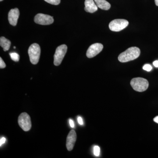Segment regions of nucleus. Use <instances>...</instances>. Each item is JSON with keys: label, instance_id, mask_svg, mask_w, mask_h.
I'll return each instance as SVG.
<instances>
[{"label": "nucleus", "instance_id": "24", "mask_svg": "<svg viewBox=\"0 0 158 158\" xmlns=\"http://www.w3.org/2000/svg\"><path fill=\"white\" fill-rule=\"evenodd\" d=\"M155 2L156 5L158 6V0H155Z\"/></svg>", "mask_w": 158, "mask_h": 158}, {"label": "nucleus", "instance_id": "4", "mask_svg": "<svg viewBox=\"0 0 158 158\" xmlns=\"http://www.w3.org/2000/svg\"><path fill=\"white\" fill-rule=\"evenodd\" d=\"M67 50V46L65 44H62L58 47L54 55V65L59 66L62 63Z\"/></svg>", "mask_w": 158, "mask_h": 158}, {"label": "nucleus", "instance_id": "22", "mask_svg": "<svg viewBox=\"0 0 158 158\" xmlns=\"http://www.w3.org/2000/svg\"><path fill=\"white\" fill-rule=\"evenodd\" d=\"M153 64L154 65V66H155L156 67H158V60H156V61H154L153 62Z\"/></svg>", "mask_w": 158, "mask_h": 158}, {"label": "nucleus", "instance_id": "20", "mask_svg": "<svg viewBox=\"0 0 158 158\" xmlns=\"http://www.w3.org/2000/svg\"><path fill=\"white\" fill-rule=\"evenodd\" d=\"M69 124H70V126L72 128L74 127V123L73 120L71 119H69Z\"/></svg>", "mask_w": 158, "mask_h": 158}, {"label": "nucleus", "instance_id": "6", "mask_svg": "<svg viewBox=\"0 0 158 158\" xmlns=\"http://www.w3.org/2000/svg\"><path fill=\"white\" fill-rule=\"evenodd\" d=\"M18 123L19 126L25 131H28L31 130L32 126L31 118L27 113H23L19 115Z\"/></svg>", "mask_w": 158, "mask_h": 158}, {"label": "nucleus", "instance_id": "25", "mask_svg": "<svg viewBox=\"0 0 158 158\" xmlns=\"http://www.w3.org/2000/svg\"><path fill=\"white\" fill-rule=\"evenodd\" d=\"M3 0H0V1H1V2H2V1H3Z\"/></svg>", "mask_w": 158, "mask_h": 158}, {"label": "nucleus", "instance_id": "9", "mask_svg": "<svg viewBox=\"0 0 158 158\" xmlns=\"http://www.w3.org/2000/svg\"><path fill=\"white\" fill-rule=\"evenodd\" d=\"M77 140V134L74 130H72L69 133L66 139V148L69 151L73 149Z\"/></svg>", "mask_w": 158, "mask_h": 158}, {"label": "nucleus", "instance_id": "13", "mask_svg": "<svg viewBox=\"0 0 158 158\" xmlns=\"http://www.w3.org/2000/svg\"><path fill=\"white\" fill-rule=\"evenodd\" d=\"M11 41L9 40L6 39V37H1L0 38V45L3 48L4 51L9 50L11 46Z\"/></svg>", "mask_w": 158, "mask_h": 158}, {"label": "nucleus", "instance_id": "21", "mask_svg": "<svg viewBox=\"0 0 158 158\" xmlns=\"http://www.w3.org/2000/svg\"><path fill=\"white\" fill-rule=\"evenodd\" d=\"M78 123L80 125H82L83 124V119H82V118L81 117H78Z\"/></svg>", "mask_w": 158, "mask_h": 158}, {"label": "nucleus", "instance_id": "1", "mask_svg": "<svg viewBox=\"0 0 158 158\" xmlns=\"http://www.w3.org/2000/svg\"><path fill=\"white\" fill-rule=\"evenodd\" d=\"M140 53L141 51L138 48L131 47L119 55L118 60L121 62H129L137 59L140 56Z\"/></svg>", "mask_w": 158, "mask_h": 158}, {"label": "nucleus", "instance_id": "16", "mask_svg": "<svg viewBox=\"0 0 158 158\" xmlns=\"http://www.w3.org/2000/svg\"><path fill=\"white\" fill-rule=\"evenodd\" d=\"M100 152V148L98 146H95L94 148V154L96 156H98Z\"/></svg>", "mask_w": 158, "mask_h": 158}, {"label": "nucleus", "instance_id": "14", "mask_svg": "<svg viewBox=\"0 0 158 158\" xmlns=\"http://www.w3.org/2000/svg\"><path fill=\"white\" fill-rule=\"evenodd\" d=\"M9 55H10L11 59L15 61V62H18L19 61V56L17 53H10Z\"/></svg>", "mask_w": 158, "mask_h": 158}, {"label": "nucleus", "instance_id": "19", "mask_svg": "<svg viewBox=\"0 0 158 158\" xmlns=\"http://www.w3.org/2000/svg\"><path fill=\"white\" fill-rule=\"evenodd\" d=\"M6 141V138H1V140H0V145L1 146H2V144H4V143H5Z\"/></svg>", "mask_w": 158, "mask_h": 158}, {"label": "nucleus", "instance_id": "11", "mask_svg": "<svg viewBox=\"0 0 158 158\" xmlns=\"http://www.w3.org/2000/svg\"><path fill=\"white\" fill-rule=\"evenodd\" d=\"M85 10L86 12L92 13L97 11L98 7L94 0H85Z\"/></svg>", "mask_w": 158, "mask_h": 158}, {"label": "nucleus", "instance_id": "5", "mask_svg": "<svg viewBox=\"0 0 158 158\" xmlns=\"http://www.w3.org/2000/svg\"><path fill=\"white\" fill-rule=\"evenodd\" d=\"M129 22L124 19H116L112 21L109 24V28L111 31L119 32L126 28Z\"/></svg>", "mask_w": 158, "mask_h": 158}, {"label": "nucleus", "instance_id": "15", "mask_svg": "<svg viewBox=\"0 0 158 158\" xmlns=\"http://www.w3.org/2000/svg\"><path fill=\"white\" fill-rule=\"evenodd\" d=\"M44 1L51 5H56V6L59 5L61 2V0H44Z\"/></svg>", "mask_w": 158, "mask_h": 158}, {"label": "nucleus", "instance_id": "3", "mask_svg": "<svg viewBox=\"0 0 158 158\" xmlns=\"http://www.w3.org/2000/svg\"><path fill=\"white\" fill-rule=\"evenodd\" d=\"M28 54L31 63L36 65L38 62L40 57V48L39 44L34 43L29 47Z\"/></svg>", "mask_w": 158, "mask_h": 158}, {"label": "nucleus", "instance_id": "2", "mask_svg": "<svg viewBox=\"0 0 158 158\" xmlns=\"http://www.w3.org/2000/svg\"><path fill=\"white\" fill-rule=\"evenodd\" d=\"M131 85L135 91L143 92L148 88L149 83L146 79L137 77L132 79L131 81Z\"/></svg>", "mask_w": 158, "mask_h": 158}, {"label": "nucleus", "instance_id": "12", "mask_svg": "<svg viewBox=\"0 0 158 158\" xmlns=\"http://www.w3.org/2000/svg\"><path fill=\"white\" fill-rule=\"evenodd\" d=\"M97 6L100 9L104 10H108L110 9L111 5L106 0H94Z\"/></svg>", "mask_w": 158, "mask_h": 158}, {"label": "nucleus", "instance_id": "18", "mask_svg": "<svg viewBox=\"0 0 158 158\" xmlns=\"http://www.w3.org/2000/svg\"><path fill=\"white\" fill-rule=\"evenodd\" d=\"M6 64L5 62L3 61L2 58H0V68L4 69L6 68Z\"/></svg>", "mask_w": 158, "mask_h": 158}, {"label": "nucleus", "instance_id": "10", "mask_svg": "<svg viewBox=\"0 0 158 158\" xmlns=\"http://www.w3.org/2000/svg\"><path fill=\"white\" fill-rule=\"evenodd\" d=\"M19 16V11L17 8L11 9L9 11L8 15V19L11 25L13 26L17 25L18 19Z\"/></svg>", "mask_w": 158, "mask_h": 158}, {"label": "nucleus", "instance_id": "26", "mask_svg": "<svg viewBox=\"0 0 158 158\" xmlns=\"http://www.w3.org/2000/svg\"><path fill=\"white\" fill-rule=\"evenodd\" d=\"M14 48L15 49V47H14Z\"/></svg>", "mask_w": 158, "mask_h": 158}, {"label": "nucleus", "instance_id": "7", "mask_svg": "<svg viewBox=\"0 0 158 158\" xmlns=\"http://www.w3.org/2000/svg\"><path fill=\"white\" fill-rule=\"evenodd\" d=\"M34 22L38 24L48 25L53 23L54 19L50 15L39 13L34 17Z\"/></svg>", "mask_w": 158, "mask_h": 158}, {"label": "nucleus", "instance_id": "8", "mask_svg": "<svg viewBox=\"0 0 158 158\" xmlns=\"http://www.w3.org/2000/svg\"><path fill=\"white\" fill-rule=\"evenodd\" d=\"M103 48V46L102 44L95 43L89 47L86 53L88 58H93L102 52Z\"/></svg>", "mask_w": 158, "mask_h": 158}, {"label": "nucleus", "instance_id": "17", "mask_svg": "<svg viewBox=\"0 0 158 158\" xmlns=\"http://www.w3.org/2000/svg\"><path fill=\"white\" fill-rule=\"evenodd\" d=\"M152 69V66L149 64H145L143 67V69L144 70L147 71L148 72L150 71Z\"/></svg>", "mask_w": 158, "mask_h": 158}, {"label": "nucleus", "instance_id": "23", "mask_svg": "<svg viewBox=\"0 0 158 158\" xmlns=\"http://www.w3.org/2000/svg\"><path fill=\"white\" fill-rule=\"evenodd\" d=\"M153 120L155 122L158 123V116H156V117H155V118H154Z\"/></svg>", "mask_w": 158, "mask_h": 158}]
</instances>
